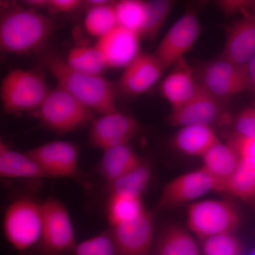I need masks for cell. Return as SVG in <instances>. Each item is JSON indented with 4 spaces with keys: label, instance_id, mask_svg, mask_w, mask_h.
<instances>
[{
    "label": "cell",
    "instance_id": "cell-1",
    "mask_svg": "<svg viewBox=\"0 0 255 255\" xmlns=\"http://www.w3.org/2000/svg\"><path fill=\"white\" fill-rule=\"evenodd\" d=\"M56 26L52 16L22 4L1 3V51L19 55L37 51L44 46Z\"/></svg>",
    "mask_w": 255,
    "mask_h": 255
},
{
    "label": "cell",
    "instance_id": "cell-2",
    "mask_svg": "<svg viewBox=\"0 0 255 255\" xmlns=\"http://www.w3.org/2000/svg\"><path fill=\"white\" fill-rule=\"evenodd\" d=\"M43 65L58 82V86L71 94L92 112L105 114L117 110V84L102 75H90L69 66L54 52H47L41 58Z\"/></svg>",
    "mask_w": 255,
    "mask_h": 255
},
{
    "label": "cell",
    "instance_id": "cell-3",
    "mask_svg": "<svg viewBox=\"0 0 255 255\" xmlns=\"http://www.w3.org/2000/svg\"><path fill=\"white\" fill-rule=\"evenodd\" d=\"M51 90L46 77L37 70L16 68L3 79L0 89L5 113L20 114L38 111Z\"/></svg>",
    "mask_w": 255,
    "mask_h": 255
},
{
    "label": "cell",
    "instance_id": "cell-4",
    "mask_svg": "<svg viewBox=\"0 0 255 255\" xmlns=\"http://www.w3.org/2000/svg\"><path fill=\"white\" fill-rule=\"evenodd\" d=\"M36 115L40 127L58 134L75 131L95 119V112L59 86L51 89Z\"/></svg>",
    "mask_w": 255,
    "mask_h": 255
},
{
    "label": "cell",
    "instance_id": "cell-5",
    "mask_svg": "<svg viewBox=\"0 0 255 255\" xmlns=\"http://www.w3.org/2000/svg\"><path fill=\"white\" fill-rule=\"evenodd\" d=\"M42 226L43 206L31 199L13 201L5 211L4 236L16 251H26L40 241Z\"/></svg>",
    "mask_w": 255,
    "mask_h": 255
},
{
    "label": "cell",
    "instance_id": "cell-6",
    "mask_svg": "<svg viewBox=\"0 0 255 255\" xmlns=\"http://www.w3.org/2000/svg\"><path fill=\"white\" fill-rule=\"evenodd\" d=\"M240 222L239 213L228 201H199L191 204L188 209V227L204 240L217 235L233 233Z\"/></svg>",
    "mask_w": 255,
    "mask_h": 255
},
{
    "label": "cell",
    "instance_id": "cell-7",
    "mask_svg": "<svg viewBox=\"0 0 255 255\" xmlns=\"http://www.w3.org/2000/svg\"><path fill=\"white\" fill-rule=\"evenodd\" d=\"M43 226L40 244L46 255H65L74 251L75 233L68 210L53 196L42 204Z\"/></svg>",
    "mask_w": 255,
    "mask_h": 255
},
{
    "label": "cell",
    "instance_id": "cell-8",
    "mask_svg": "<svg viewBox=\"0 0 255 255\" xmlns=\"http://www.w3.org/2000/svg\"><path fill=\"white\" fill-rule=\"evenodd\" d=\"M141 130L137 119L130 114L115 110L101 114L92 121L89 130V145L105 150L114 146L125 145Z\"/></svg>",
    "mask_w": 255,
    "mask_h": 255
},
{
    "label": "cell",
    "instance_id": "cell-9",
    "mask_svg": "<svg viewBox=\"0 0 255 255\" xmlns=\"http://www.w3.org/2000/svg\"><path fill=\"white\" fill-rule=\"evenodd\" d=\"M252 83L248 65H238L221 58L204 69L201 85L211 95L224 101L248 90Z\"/></svg>",
    "mask_w": 255,
    "mask_h": 255
},
{
    "label": "cell",
    "instance_id": "cell-10",
    "mask_svg": "<svg viewBox=\"0 0 255 255\" xmlns=\"http://www.w3.org/2000/svg\"><path fill=\"white\" fill-rule=\"evenodd\" d=\"M221 189L220 184L204 167L174 178L163 188L157 208L169 209L195 200L211 191Z\"/></svg>",
    "mask_w": 255,
    "mask_h": 255
},
{
    "label": "cell",
    "instance_id": "cell-11",
    "mask_svg": "<svg viewBox=\"0 0 255 255\" xmlns=\"http://www.w3.org/2000/svg\"><path fill=\"white\" fill-rule=\"evenodd\" d=\"M200 33V24L194 13L183 15L166 33L154 55L164 70L174 66L192 48Z\"/></svg>",
    "mask_w": 255,
    "mask_h": 255
},
{
    "label": "cell",
    "instance_id": "cell-12",
    "mask_svg": "<svg viewBox=\"0 0 255 255\" xmlns=\"http://www.w3.org/2000/svg\"><path fill=\"white\" fill-rule=\"evenodd\" d=\"M26 153L48 177H72L78 171L80 148L73 142L54 140L33 147Z\"/></svg>",
    "mask_w": 255,
    "mask_h": 255
},
{
    "label": "cell",
    "instance_id": "cell-13",
    "mask_svg": "<svg viewBox=\"0 0 255 255\" xmlns=\"http://www.w3.org/2000/svg\"><path fill=\"white\" fill-rule=\"evenodd\" d=\"M225 112L224 101L199 85L195 95L182 107L172 110L168 122L172 127L210 126L218 122Z\"/></svg>",
    "mask_w": 255,
    "mask_h": 255
},
{
    "label": "cell",
    "instance_id": "cell-14",
    "mask_svg": "<svg viewBox=\"0 0 255 255\" xmlns=\"http://www.w3.org/2000/svg\"><path fill=\"white\" fill-rule=\"evenodd\" d=\"M112 228L117 255H149L154 236L152 213L145 210L136 219Z\"/></svg>",
    "mask_w": 255,
    "mask_h": 255
},
{
    "label": "cell",
    "instance_id": "cell-15",
    "mask_svg": "<svg viewBox=\"0 0 255 255\" xmlns=\"http://www.w3.org/2000/svg\"><path fill=\"white\" fill-rule=\"evenodd\" d=\"M163 70L154 54L140 52L124 68L117 83L118 93L129 97L145 93L158 81Z\"/></svg>",
    "mask_w": 255,
    "mask_h": 255
},
{
    "label": "cell",
    "instance_id": "cell-16",
    "mask_svg": "<svg viewBox=\"0 0 255 255\" xmlns=\"http://www.w3.org/2000/svg\"><path fill=\"white\" fill-rule=\"evenodd\" d=\"M140 38L136 32L117 24L98 38L95 46L105 56L109 68H125L140 53Z\"/></svg>",
    "mask_w": 255,
    "mask_h": 255
},
{
    "label": "cell",
    "instance_id": "cell-17",
    "mask_svg": "<svg viewBox=\"0 0 255 255\" xmlns=\"http://www.w3.org/2000/svg\"><path fill=\"white\" fill-rule=\"evenodd\" d=\"M255 54V14L245 12L230 26L221 58L248 65Z\"/></svg>",
    "mask_w": 255,
    "mask_h": 255
},
{
    "label": "cell",
    "instance_id": "cell-18",
    "mask_svg": "<svg viewBox=\"0 0 255 255\" xmlns=\"http://www.w3.org/2000/svg\"><path fill=\"white\" fill-rule=\"evenodd\" d=\"M199 85L196 83L192 69L183 58L174 64L173 70L164 79L161 84V94L174 110L190 100Z\"/></svg>",
    "mask_w": 255,
    "mask_h": 255
},
{
    "label": "cell",
    "instance_id": "cell-19",
    "mask_svg": "<svg viewBox=\"0 0 255 255\" xmlns=\"http://www.w3.org/2000/svg\"><path fill=\"white\" fill-rule=\"evenodd\" d=\"M141 159L128 144L114 146L103 151L97 170L108 184L127 173Z\"/></svg>",
    "mask_w": 255,
    "mask_h": 255
},
{
    "label": "cell",
    "instance_id": "cell-20",
    "mask_svg": "<svg viewBox=\"0 0 255 255\" xmlns=\"http://www.w3.org/2000/svg\"><path fill=\"white\" fill-rule=\"evenodd\" d=\"M0 175L1 177L43 179L48 177L44 171L26 152L12 150L0 142Z\"/></svg>",
    "mask_w": 255,
    "mask_h": 255
},
{
    "label": "cell",
    "instance_id": "cell-21",
    "mask_svg": "<svg viewBox=\"0 0 255 255\" xmlns=\"http://www.w3.org/2000/svg\"><path fill=\"white\" fill-rule=\"evenodd\" d=\"M204 169L219 182L222 191L223 184L234 173L240 163L237 151L231 144L221 141L214 144L202 156Z\"/></svg>",
    "mask_w": 255,
    "mask_h": 255
},
{
    "label": "cell",
    "instance_id": "cell-22",
    "mask_svg": "<svg viewBox=\"0 0 255 255\" xmlns=\"http://www.w3.org/2000/svg\"><path fill=\"white\" fill-rule=\"evenodd\" d=\"M219 140L210 126L182 127L174 137V145L181 152L202 157Z\"/></svg>",
    "mask_w": 255,
    "mask_h": 255
},
{
    "label": "cell",
    "instance_id": "cell-23",
    "mask_svg": "<svg viewBox=\"0 0 255 255\" xmlns=\"http://www.w3.org/2000/svg\"><path fill=\"white\" fill-rule=\"evenodd\" d=\"M152 168L150 163L141 159L140 162L114 182L107 184L109 195H126L140 197L150 182Z\"/></svg>",
    "mask_w": 255,
    "mask_h": 255
},
{
    "label": "cell",
    "instance_id": "cell-24",
    "mask_svg": "<svg viewBox=\"0 0 255 255\" xmlns=\"http://www.w3.org/2000/svg\"><path fill=\"white\" fill-rule=\"evenodd\" d=\"M158 255H201L194 238L177 226L163 230L157 241Z\"/></svg>",
    "mask_w": 255,
    "mask_h": 255
},
{
    "label": "cell",
    "instance_id": "cell-25",
    "mask_svg": "<svg viewBox=\"0 0 255 255\" xmlns=\"http://www.w3.org/2000/svg\"><path fill=\"white\" fill-rule=\"evenodd\" d=\"M65 61L74 70L90 75H102L109 68L105 56L95 46L75 47Z\"/></svg>",
    "mask_w": 255,
    "mask_h": 255
},
{
    "label": "cell",
    "instance_id": "cell-26",
    "mask_svg": "<svg viewBox=\"0 0 255 255\" xmlns=\"http://www.w3.org/2000/svg\"><path fill=\"white\" fill-rule=\"evenodd\" d=\"M145 211L141 198L137 196H110L107 204V218L112 227L136 219Z\"/></svg>",
    "mask_w": 255,
    "mask_h": 255
},
{
    "label": "cell",
    "instance_id": "cell-27",
    "mask_svg": "<svg viewBox=\"0 0 255 255\" xmlns=\"http://www.w3.org/2000/svg\"><path fill=\"white\" fill-rule=\"evenodd\" d=\"M114 2L111 1L107 4L87 9L84 23L91 36L100 38L118 24Z\"/></svg>",
    "mask_w": 255,
    "mask_h": 255
},
{
    "label": "cell",
    "instance_id": "cell-28",
    "mask_svg": "<svg viewBox=\"0 0 255 255\" xmlns=\"http://www.w3.org/2000/svg\"><path fill=\"white\" fill-rule=\"evenodd\" d=\"M145 20L140 36V38L152 42L168 17L174 3L169 0H152L145 1Z\"/></svg>",
    "mask_w": 255,
    "mask_h": 255
},
{
    "label": "cell",
    "instance_id": "cell-29",
    "mask_svg": "<svg viewBox=\"0 0 255 255\" xmlns=\"http://www.w3.org/2000/svg\"><path fill=\"white\" fill-rule=\"evenodd\" d=\"M221 191L241 199H254L255 169L240 160L237 169L223 184Z\"/></svg>",
    "mask_w": 255,
    "mask_h": 255
},
{
    "label": "cell",
    "instance_id": "cell-30",
    "mask_svg": "<svg viewBox=\"0 0 255 255\" xmlns=\"http://www.w3.org/2000/svg\"><path fill=\"white\" fill-rule=\"evenodd\" d=\"M117 23L140 35L146 16L145 1L122 0L114 2Z\"/></svg>",
    "mask_w": 255,
    "mask_h": 255
},
{
    "label": "cell",
    "instance_id": "cell-31",
    "mask_svg": "<svg viewBox=\"0 0 255 255\" xmlns=\"http://www.w3.org/2000/svg\"><path fill=\"white\" fill-rule=\"evenodd\" d=\"M203 252L205 255H242L243 248L233 233H224L204 239Z\"/></svg>",
    "mask_w": 255,
    "mask_h": 255
},
{
    "label": "cell",
    "instance_id": "cell-32",
    "mask_svg": "<svg viewBox=\"0 0 255 255\" xmlns=\"http://www.w3.org/2000/svg\"><path fill=\"white\" fill-rule=\"evenodd\" d=\"M73 252L74 255H117L111 231L81 242Z\"/></svg>",
    "mask_w": 255,
    "mask_h": 255
},
{
    "label": "cell",
    "instance_id": "cell-33",
    "mask_svg": "<svg viewBox=\"0 0 255 255\" xmlns=\"http://www.w3.org/2000/svg\"><path fill=\"white\" fill-rule=\"evenodd\" d=\"M235 136L255 137V107H247L238 114L235 121Z\"/></svg>",
    "mask_w": 255,
    "mask_h": 255
},
{
    "label": "cell",
    "instance_id": "cell-34",
    "mask_svg": "<svg viewBox=\"0 0 255 255\" xmlns=\"http://www.w3.org/2000/svg\"><path fill=\"white\" fill-rule=\"evenodd\" d=\"M230 144L237 151L240 160L255 169V137L235 136Z\"/></svg>",
    "mask_w": 255,
    "mask_h": 255
},
{
    "label": "cell",
    "instance_id": "cell-35",
    "mask_svg": "<svg viewBox=\"0 0 255 255\" xmlns=\"http://www.w3.org/2000/svg\"><path fill=\"white\" fill-rule=\"evenodd\" d=\"M82 2L80 0H49L47 10L50 14L72 12L82 6Z\"/></svg>",
    "mask_w": 255,
    "mask_h": 255
},
{
    "label": "cell",
    "instance_id": "cell-36",
    "mask_svg": "<svg viewBox=\"0 0 255 255\" xmlns=\"http://www.w3.org/2000/svg\"><path fill=\"white\" fill-rule=\"evenodd\" d=\"M254 2L253 1H223L219 4L226 14H231L237 11L246 12V9L253 6Z\"/></svg>",
    "mask_w": 255,
    "mask_h": 255
},
{
    "label": "cell",
    "instance_id": "cell-37",
    "mask_svg": "<svg viewBox=\"0 0 255 255\" xmlns=\"http://www.w3.org/2000/svg\"><path fill=\"white\" fill-rule=\"evenodd\" d=\"M21 4L30 9L36 10L48 8L49 0H25L21 1Z\"/></svg>",
    "mask_w": 255,
    "mask_h": 255
},
{
    "label": "cell",
    "instance_id": "cell-38",
    "mask_svg": "<svg viewBox=\"0 0 255 255\" xmlns=\"http://www.w3.org/2000/svg\"><path fill=\"white\" fill-rule=\"evenodd\" d=\"M248 70H249L250 76H251L252 82L255 85V54L250 60L248 64Z\"/></svg>",
    "mask_w": 255,
    "mask_h": 255
},
{
    "label": "cell",
    "instance_id": "cell-39",
    "mask_svg": "<svg viewBox=\"0 0 255 255\" xmlns=\"http://www.w3.org/2000/svg\"><path fill=\"white\" fill-rule=\"evenodd\" d=\"M253 200L255 201V197L253 199Z\"/></svg>",
    "mask_w": 255,
    "mask_h": 255
},
{
    "label": "cell",
    "instance_id": "cell-40",
    "mask_svg": "<svg viewBox=\"0 0 255 255\" xmlns=\"http://www.w3.org/2000/svg\"><path fill=\"white\" fill-rule=\"evenodd\" d=\"M253 5H254L255 7V2H254V4H253Z\"/></svg>",
    "mask_w": 255,
    "mask_h": 255
}]
</instances>
